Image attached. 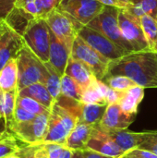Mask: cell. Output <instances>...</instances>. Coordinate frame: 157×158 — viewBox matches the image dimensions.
I'll return each instance as SVG.
<instances>
[{"label": "cell", "mask_w": 157, "mask_h": 158, "mask_svg": "<svg viewBox=\"0 0 157 158\" xmlns=\"http://www.w3.org/2000/svg\"><path fill=\"white\" fill-rule=\"evenodd\" d=\"M131 1H136V0H131Z\"/></svg>", "instance_id": "45"}, {"label": "cell", "mask_w": 157, "mask_h": 158, "mask_svg": "<svg viewBox=\"0 0 157 158\" xmlns=\"http://www.w3.org/2000/svg\"><path fill=\"white\" fill-rule=\"evenodd\" d=\"M33 158H49L48 151H47V149H46L44 144H41V145L35 146V151H34Z\"/></svg>", "instance_id": "40"}, {"label": "cell", "mask_w": 157, "mask_h": 158, "mask_svg": "<svg viewBox=\"0 0 157 158\" xmlns=\"http://www.w3.org/2000/svg\"><path fill=\"white\" fill-rule=\"evenodd\" d=\"M36 116L26 111L25 109L17 106L15 109V113H14V120L17 122H25V121H30L32 120L33 118H35Z\"/></svg>", "instance_id": "34"}, {"label": "cell", "mask_w": 157, "mask_h": 158, "mask_svg": "<svg viewBox=\"0 0 157 158\" xmlns=\"http://www.w3.org/2000/svg\"><path fill=\"white\" fill-rule=\"evenodd\" d=\"M71 56V49L68 48L50 31V49L49 63L56 70L63 76L66 71L68 62Z\"/></svg>", "instance_id": "16"}, {"label": "cell", "mask_w": 157, "mask_h": 158, "mask_svg": "<svg viewBox=\"0 0 157 158\" xmlns=\"http://www.w3.org/2000/svg\"><path fill=\"white\" fill-rule=\"evenodd\" d=\"M6 158H21L20 157V156L19 155V153L18 154H14V155H11V156H7V157Z\"/></svg>", "instance_id": "43"}, {"label": "cell", "mask_w": 157, "mask_h": 158, "mask_svg": "<svg viewBox=\"0 0 157 158\" xmlns=\"http://www.w3.org/2000/svg\"><path fill=\"white\" fill-rule=\"evenodd\" d=\"M144 97V88L139 85H135L125 92L120 93V98L118 104L121 109L132 115H137L138 108Z\"/></svg>", "instance_id": "20"}, {"label": "cell", "mask_w": 157, "mask_h": 158, "mask_svg": "<svg viewBox=\"0 0 157 158\" xmlns=\"http://www.w3.org/2000/svg\"><path fill=\"white\" fill-rule=\"evenodd\" d=\"M65 74L71 77L83 90L88 88L93 81L97 80L89 67H87L81 61L71 56L68 62Z\"/></svg>", "instance_id": "18"}, {"label": "cell", "mask_w": 157, "mask_h": 158, "mask_svg": "<svg viewBox=\"0 0 157 158\" xmlns=\"http://www.w3.org/2000/svg\"><path fill=\"white\" fill-rule=\"evenodd\" d=\"M105 7L97 0H62L57 8L87 26Z\"/></svg>", "instance_id": "10"}, {"label": "cell", "mask_w": 157, "mask_h": 158, "mask_svg": "<svg viewBox=\"0 0 157 158\" xmlns=\"http://www.w3.org/2000/svg\"><path fill=\"white\" fill-rule=\"evenodd\" d=\"M119 10L120 9L117 7L105 6L103 11L87 25V27L104 34L127 53H134L132 47L126 42L121 33L118 23Z\"/></svg>", "instance_id": "5"}, {"label": "cell", "mask_w": 157, "mask_h": 158, "mask_svg": "<svg viewBox=\"0 0 157 158\" xmlns=\"http://www.w3.org/2000/svg\"><path fill=\"white\" fill-rule=\"evenodd\" d=\"M62 0H16L15 6L24 10L34 19H44L58 7Z\"/></svg>", "instance_id": "17"}, {"label": "cell", "mask_w": 157, "mask_h": 158, "mask_svg": "<svg viewBox=\"0 0 157 158\" xmlns=\"http://www.w3.org/2000/svg\"><path fill=\"white\" fill-rule=\"evenodd\" d=\"M49 113L36 116L35 118L25 122L12 121L7 125L8 131L19 142L28 146L43 144L48 129Z\"/></svg>", "instance_id": "4"}, {"label": "cell", "mask_w": 157, "mask_h": 158, "mask_svg": "<svg viewBox=\"0 0 157 158\" xmlns=\"http://www.w3.org/2000/svg\"><path fill=\"white\" fill-rule=\"evenodd\" d=\"M8 130H7V126L5 120L0 118V140L2 138H4L7 133H8Z\"/></svg>", "instance_id": "41"}, {"label": "cell", "mask_w": 157, "mask_h": 158, "mask_svg": "<svg viewBox=\"0 0 157 158\" xmlns=\"http://www.w3.org/2000/svg\"><path fill=\"white\" fill-rule=\"evenodd\" d=\"M25 146H28L19 142L15 136L8 132L0 140V158H6L11 155L19 153Z\"/></svg>", "instance_id": "29"}, {"label": "cell", "mask_w": 157, "mask_h": 158, "mask_svg": "<svg viewBox=\"0 0 157 158\" xmlns=\"http://www.w3.org/2000/svg\"><path fill=\"white\" fill-rule=\"evenodd\" d=\"M118 23L124 39L132 47L134 52L150 50L142 29L140 18H137L127 9H120Z\"/></svg>", "instance_id": "9"}, {"label": "cell", "mask_w": 157, "mask_h": 158, "mask_svg": "<svg viewBox=\"0 0 157 158\" xmlns=\"http://www.w3.org/2000/svg\"><path fill=\"white\" fill-rule=\"evenodd\" d=\"M17 106H19V107L25 109L26 111H28V112L35 115V116H39V115L50 112L49 109H47L45 106H43L39 102L35 101L34 99H32L31 97H26V96L18 95Z\"/></svg>", "instance_id": "32"}, {"label": "cell", "mask_w": 157, "mask_h": 158, "mask_svg": "<svg viewBox=\"0 0 157 158\" xmlns=\"http://www.w3.org/2000/svg\"><path fill=\"white\" fill-rule=\"evenodd\" d=\"M140 20L149 49L157 52V17L144 15L140 18Z\"/></svg>", "instance_id": "26"}, {"label": "cell", "mask_w": 157, "mask_h": 158, "mask_svg": "<svg viewBox=\"0 0 157 158\" xmlns=\"http://www.w3.org/2000/svg\"><path fill=\"white\" fill-rule=\"evenodd\" d=\"M125 156L131 158H157V156L151 151L143 150L141 148L132 149L125 154Z\"/></svg>", "instance_id": "35"}, {"label": "cell", "mask_w": 157, "mask_h": 158, "mask_svg": "<svg viewBox=\"0 0 157 158\" xmlns=\"http://www.w3.org/2000/svg\"><path fill=\"white\" fill-rule=\"evenodd\" d=\"M78 122L72 112L56 101L50 110L47 133L43 144L56 143L65 146L68 137Z\"/></svg>", "instance_id": "2"}, {"label": "cell", "mask_w": 157, "mask_h": 158, "mask_svg": "<svg viewBox=\"0 0 157 158\" xmlns=\"http://www.w3.org/2000/svg\"><path fill=\"white\" fill-rule=\"evenodd\" d=\"M98 125V124H97ZM96 125L78 122L67 139L65 147L75 152L86 149V145L94 131Z\"/></svg>", "instance_id": "19"}, {"label": "cell", "mask_w": 157, "mask_h": 158, "mask_svg": "<svg viewBox=\"0 0 157 158\" xmlns=\"http://www.w3.org/2000/svg\"><path fill=\"white\" fill-rule=\"evenodd\" d=\"M147 133H148V131H147ZM139 148L143 149V150H147V151H151L157 156V142L149 135V133H148L147 140Z\"/></svg>", "instance_id": "39"}, {"label": "cell", "mask_w": 157, "mask_h": 158, "mask_svg": "<svg viewBox=\"0 0 157 158\" xmlns=\"http://www.w3.org/2000/svg\"><path fill=\"white\" fill-rule=\"evenodd\" d=\"M71 57L81 61L89 67L99 81H103L106 76L107 69L111 62L110 59L101 55L79 36L73 43Z\"/></svg>", "instance_id": "8"}, {"label": "cell", "mask_w": 157, "mask_h": 158, "mask_svg": "<svg viewBox=\"0 0 157 158\" xmlns=\"http://www.w3.org/2000/svg\"><path fill=\"white\" fill-rule=\"evenodd\" d=\"M148 133L152 138H154L157 142V131H149Z\"/></svg>", "instance_id": "42"}, {"label": "cell", "mask_w": 157, "mask_h": 158, "mask_svg": "<svg viewBox=\"0 0 157 158\" xmlns=\"http://www.w3.org/2000/svg\"><path fill=\"white\" fill-rule=\"evenodd\" d=\"M105 6H113L118 9H126L128 8L130 4L131 0H97Z\"/></svg>", "instance_id": "36"}, {"label": "cell", "mask_w": 157, "mask_h": 158, "mask_svg": "<svg viewBox=\"0 0 157 158\" xmlns=\"http://www.w3.org/2000/svg\"><path fill=\"white\" fill-rule=\"evenodd\" d=\"M115 75L127 76L144 89H157V52H134L111 61L105 77Z\"/></svg>", "instance_id": "1"}, {"label": "cell", "mask_w": 157, "mask_h": 158, "mask_svg": "<svg viewBox=\"0 0 157 158\" xmlns=\"http://www.w3.org/2000/svg\"><path fill=\"white\" fill-rule=\"evenodd\" d=\"M72 158H74V157H72Z\"/></svg>", "instance_id": "46"}, {"label": "cell", "mask_w": 157, "mask_h": 158, "mask_svg": "<svg viewBox=\"0 0 157 158\" xmlns=\"http://www.w3.org/2000/svg\"><path fill=\"white\" fill-rule=\"evenodd\" d=\"M120 158H131V157H129V156H125V155H124L123 156H121Z\"/></svg>", "instance_id": "44"}, {"label": "cell", "mask_w": 157, "mask_h": 158, "mask_svg": "<svg viewBox=\"0 0 157 158\" xmlns=\"http://www.w3.org/2000/svg\"><path fill=\"white\" fill-rule=\"evenodd\" d=\"M135 117L136 115L124 112L118 103L111 104L107 106L99 126L105 130H127L133 123Z\"/></svg>", "instance_id": "14"}, {"label": "cell", "mask_w": 157, "mask_h": 158, "mask_svg": "<svg viewBox=\"0 0 157 158\" xmlns=\"http://www.w3.org/2000/svg\"><path fill=\"white\" fill-rule=\"evenodd\" d=\"M18 95L19 92H4L0 90V118L6 121V126L14 121Z\"/></svg>", "instance_id": "24"}, {"label": "cell", "mask_w": 157, "mask_h": 158, "mask_svg": "<svg viewBox=\"0 0 157 158\" xmlns=\"http://www.w3.org/2000/svg\"><path fill=\"white\" fill-rule=\"evenodd\" d=\"M24 45L23 37L0 19V69L10 59L17 58Z\"/></svg>", "instance_id": "12"}, {"label": "cell", "mask_w": 157, "mask_h": 158, "mask_svg": "<svg viewBox=\"0 0 157 158\" xmlns=\"http://www.w3.org/2000/svg\"><path fill=\"white\" fill-rule=\"evenodd\" d=\"M26 46L43 63L49 62L50 29L44 19H33L22 34Z\"/></svg>", "instance_id": "6"}, {"label": "cell", "mask_w": 157, "mask_h": 158, "mask_svg": "<svg viewBox=\"0 0 157 158\" xmlns=\"http://www.w3.org/2000/svg\"><path fill=\"white\" fill-rule=\"evenodd\" d=\"M44 20L50 31L72 50L73 43L78 37L80 31L84 26L58 8H56L47 14Z\"/></svg>", "instance_id": "7"}, {"label": "cell", "mask_w": 157, "mask_h": 158, "mask_svg": "<svg viewBox=\"0 0 157 158\" xmlns=\"http://www.w3.org/2000/svg\"><path fill=\"white\" fill-rule=\"evenodd\" d=\"M34 18L32 16H31L24 10L15 6L5 19V20L14 31H16L22 36L29 23Z\"/></svg>", "instance_id": "25"}, {"label": "cell", "mask_w": 157, "mask_h": 158, "mask_svg": "<svg viewBox=\"0 0 157 158\" xmlns=\"http://www.w3.org/2000/svg\"><path fill=\"white\" fill-rule=\"evenodd\" d=\"M19 96H26L34 99L47 109L51 110L56 100L52 97L49 91L43 83H34L19 91Z\"/></svg>", "instance_id": "22"}, {"label": "cell", "mask_w": 157, "mask_h": 158, "mask_svg": "<svg viewBox=\"0 0 157 158\" xmlns=\"http://www.w3.org/2000/svg\"><path fill=\"white\" fill-rule=\"evenodd\" d=\"M102 128V127H101ZM105 130V129H104ZM109 137L125 153L139 148L148 138L147 131L134 132L127 130H105Z\"/></svg>", "instance_id": "15"}, {"label": "cell", "mask_w": 157, "mask_h": 158, "mask_svg": "<svg viewBox=\"0 0 157 158\" xmlns=\"http://www.w3.org/2000/svg\"><path fill=\"white\" fill-rule=\"evenodd\" d=\"M16 0H0V19H5L15 7Z\"/></svg>", "instance_id": "38"}, {"label": "cell", "mask_w": 157, "mask_h": 158, "mask_svg": "<svg viewBox=\"0 0 157 158\" xmlns=\"http://www.w3.org/2000/svg\"><path fill=\"white\" fill-rule=\"evenodd\" d=\"M109 86L104 81L96 80L83 92L81 103L93 105H108L106 103V93Z\"/></svg>", "instance_id": "23"}, {"label": "cell", "mask_w": 157, "mask_h": 158, "mask_svg": "<svg viewBox=\"0 0 157 158\" xmlns=\"http://www.w3.org/2000/svg\"><path fill=\"white\" fill-rule=\"evenodd\" d=\"M17 64L19 72V91L34 83L44 84L48 75L45 63L40 60L26 44L17 56Z\"/></svg>", "instance_id": "3"}, {"label": "cell", "mask_w": 157, "mask_h": 158, "mask_svg": "<svg viewBox=\"0 0 157 158\" xmlns=\"http://www.w3.org/2000/svg\"><path fill=\"white\" fill-rule=\"evenodd\" d=\"M102 81H104L113 90L117 92H120V93L125 92L129 90L130 88L137 85L131 79L123 75H115V76L105 77Z\"/></svg>", "instance_id": "31"}, {"label": "cell", "mask_w": 157, "mask_h": 158, "mask_svg": "<svg viewBox=\"0 0 157 158\" xmlns=\"http://www.w3.org/2000/svg\"><path fill=\"white\" fill-rule=\"evenodd\" d=\"M18 82L17 58H12L0 69V90L4 92H19Z\"/></svg>", "instance_id": "21"}, {"label": "cell", "mask_w": 157, "mask_h": 158, "mask_svg": "<svg viewBox=\"0 0 157 158\" xmlns=\"http://www.w3.org/2000/svg\"><path fill=\"white\" fill-rule=\"evenodd\" d=\"M78 36L111 61L121 58L129 54L106 36L87 26H84L80 31Z\"/></svg>", "instance_id": "11"}, {"label": "cell", "mask_w": 157, "mask_h": 158, "mask_svg": "<svg viewBox=\"0 0 157 158\" xmlns=\"http://www.w3.org/2000/svg\"><path fill=\"white\" fill-rule=\"evenodd\" d=\"M126 9L137 18H141L144 15L157 17V0L132 1L130 6Z\"/></svg>", "instance_id": "27"}, {"label": "cell", "mask_w": 157, "mask_h": 158, "mask_svg": "<svg viewBox=\"0 0 157 158\" xmlns=\"http://www.w3.org/2000/svg\"><path fill=\"white\" fill-rule=\"evenodd\" d=\"M86 149L115 158H120L126 154L117 145L106 131L99 126V124L94 128V131L86 145Z\"/></svg>", "instance_id": "13"}, {"label": "cell", "mask_w": 157, "mask_h": 158, "mask_svg": "<svg viewBox=\"0 0 157 158\" xmlns=\"http://www.w3.org/2000/svg\"><path fill=\"white\" fill-rule=\"evenodd\" d=\"M47 151H48V156L49 158H62L64 156L66 147L61 144H56V143H48L44 144Z\"/></svg>", "instance_id": "33"}, {"label": "cell", "mask_w": 157, "mask_h": 158, "mask_svg": "<svg viewBox=\"0 0 157 158\" xmlns=\"http://www.w3.org/2000/svg\"><path fill=\"white\" fill-rule=\"evenodd\" d=\"M84 90L68 75L64 74L61 78V95L81 102Z\"/></svg>", "instance_id": "28"}, {"label": "cell", "mask_w": 157, "mask_h": 158, "mask_svg": "<svg viewBox=\"0 0 157 158\" xmlns=\"http://www.w3.org/2000/svg\"><path fill=\"white\" fill-rule=\"evenodd\" d=\"M45 66L48 70V75L45 80L44 85L49 91L52 97L56 100L61 95V78L62 76L56 70V69L49 63L46 62Z\"/></svg>", "instance_id": "30"}, {"label": "cell", "mask_w": 157, "mask_h": 158, "mask_svg": "<svg viewBox=\"0 0 157 158\" xmlns=\"http://www.w3.org/2000/svg\"><path fill=\"white\" fill-rule=\"evenodd\" d=\"M73 157L74 158H115L111 156H107L102 154H99L97 152L84 149L81 151H75L73 152Z\"/></svg>", "instance_id": "37"}]
</instances>
